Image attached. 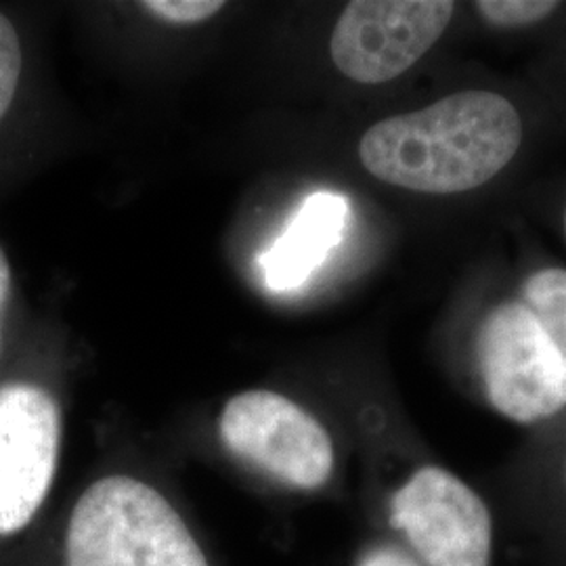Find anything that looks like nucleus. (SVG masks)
Masks as SVG:
<instances>
[{
	"label": "nucleus",
	"instance_id": "1",
	"mask_svg": "<svg viewBox=\"0 0 566 566\" xmlns=\"http://www.w3.org/2000/svg\"><path fill=\"white\" fill-rule=\"evenodd\" d=\"M523 142L518 109L491 91H462L374 124L359 156L380 181L420 193H464L491 181Z\"/></svg>",
	"mask_w": 566,
	"mask_h": 566
},
{
	"label": "nucleus",
	"instance_id": "2",
	"mask_svg": "<svg viewBox=\"0 0 566 566\" xmlns=\"http://www.w3.org/2000/svg\"><path fill=\"white\" fill-rule=\"evenodd\" d=\"M65 566H208L202 547L160 491L114 474L88 486L70 514Z\"/></svg>",
	"mask_w": 566,
	"mask_h": 566
},
{
	"label": "nucleus",
	"instance_id": "3",
	"mask_svg": "<svg viewBox=\"0 0 566 566\" xmlns=\"http://www.w3.org/2000/svg\"><path fill=\"white\" fill-rule=\"evenodd\" d=\"M476 367L486 403L521 426L566 413V364L523 303L495 306L476 338Z\"/></svg>",
	"mask_w": 566,
	"mask_h": 566
},
{
	"label": "nucleus",
	"instance_id": "4",
	"mask_svg": "<svg viewBox=\"0 0 566 566\" xmlns=\"http://www.w3.org/2000/svg\"><path fill=\"white\" fill-rule=\"evenodd\" d=\"M219 432L224 447L296 491H319L336 470V449L325 426L292 399L245 390L224 405Z\"/></svg>",
	"mask_w": 566,
	"mask_h": 566
},
{
	"label": "nucleus",
	"instance_id": "5",
	"mask_svg": "<svg viewBox=\"0 0 566 566\" xmlns=\"http://www.w3.org/2000/svg\"><path fill=\"white\" fill-rule=\"evenodd\" d=\"M453 11L449 0L348 2L329 41L332 61L350 81H395L443 36Z\"/></svg>",
	"mask_w": 566,
	"mask_h": 566
},
{
	"label": "nucleus",
	"instance_id": "6",
	"mask_svg": "<svg viewBox=\"0 0 566 566\" xmlns=\"http://www.w3.org/2000/svg\"><path fill=\"white\" fill-rule=\"evenodd\" d=\"M61 446L57 401L42 386H0V539L34 523L55 481Z\"/></svg>",
	"mask_w": 566,
	"mask_h": 566
},
{
	"label": "nucleus",
	"instance_id": "7",
	"mask_svg": "<svg viewBox=\"0 0 566 566\" xmlns=\"http://www.w3.org/2000/svg\"><path fill=\"white\" fill-rule=\"evenodd\" d=\"M348 217L350 203L343 193L308 196L287 229L259 259L266 287L273 292L301 287L343 242Z\"/></svg>",
	"mask_w": 566,
	"mask_h": 566
},
{
	"label": "nucleus",
	"instance_id": "8",
	"mask_svg": "<svg viewBox=\"0 0 566 566\" xmlns=\"http://www.w3.org/2000/svg\"><path fill=\"white\" fill-rule=\"evenodd\" d=\"M523 304L560 350L566 364V271L542 269L523 285Z\"/></svg>",
	"mask_w": 566,
	"mask_h": 566
},
{
	"label": "nucleus",
	"instance_id": "9",
	"mask_svg": "<svg viewBox=\"0 0 566 566\" xmlns=\"http://www.w3.org/2000/svg\"><path fill=\"white\" fill-rule=\"evenodd\" d=\"M542 495L544 497H539L535 506L528 507V512L518 516L549 544L566 552V453L560 460L556 483Z\"/></svg>",
	"mask_w": 566,
	"mask_h": 566
},
{
	"label": "nucleus",
	"instance_id": "10",
	"mask_svg": "<svg viewBox=\"0 0 566 566\" xmlns=\"http://www.w3.org/2000/svg\"><path fill=\"white\" fill-rule=\"evenodd\" d=\"M483 20L502 28H521L546 20L556 9L554 0H483L474 4Z\"/></svg>",
	"mask_w": 566,
	"mask_h": 566
},
{
	"label": "nucleus",
	"instance_id": "11",
	"mask_svg": "<svg viewBox=\"0 0 566 566\" xmlns=\"http://www.w3.org/2000/svg\"><path fill=\"white\" fill-rule=\"evenodd\" d=\"M21 42L13 23L0 13V120L9 112L20 84Z\"/></svg>",
	"mask_w": 566,
	"mask_h": 566
},
{
	"label": "nucleus",
	"instance_id": "12",
	"mask_svg": "<svg viewBox=\"0 0 566 566\" xmlns=\"http://www.w3.org/2000/svg\"><path fill=\"white\" fill-rule=\"evenodd\" d=\"M224 4L221 0H147L143 9L170 23H198L217 15Z\"/></svg>",
	"mask_w": 566,
	"mask_h": 566
},
{
	"label": "nucleus",
	"instance_id": "13",
	"mask_svg": "<svg viewBox=\"0 0 566 566\" xmlns=\"http://www.w3.org/2000/svg\"><path fill=\"white\" fill-rule=\"evenodd\" d=\"M353 566H426L407 549L390 537L369 542L357 554Z\"/></svg>",
	"mask_w": 566,
	"mask_h": 566
},
{
	"label": "nucleus",
	"instance_id": "14",
	"mask_svg": "<svg viewBox=\"0 0 566 566\" xmlns=\"http://www.w3.org/2000/svg\"><path fill=\"white\" fill-rule=\"evenodd\" d=\"M9 292H11V269H9V261L0 248V334H2L4 308L9 303Z\"/></svg>",
	"mask_w": 566,
	"mask_h": 566
},
{
	"label": "nucleus",
	"instance_id": "15",
	"mask_svg": "<svg viewBox=\"0 0 566 566\" xmlns=\"http://www.w3.org/2000/svg\"><path fill=\"white\" fill-rule=\"evenodd\" d=\"M565 233H566V210H565Z\"/></svg>",
	"mask_w": 566,
	"mask_h": 566
}]
</instances>
